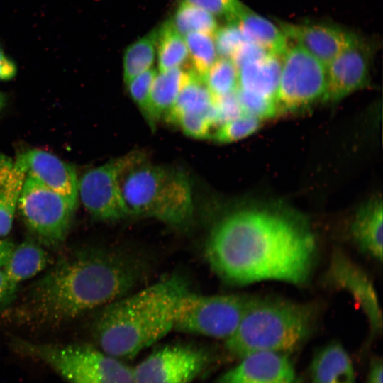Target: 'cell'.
<instances>
[{
  "label": "cell",
  "instance_id": "28",
  "mask_svg": "<svg viewBox=\"0 0 383 383\" xmlns=\"http://www.w3.org/2000/svg\"><path fill=\"white\" fill-rule=\"evenodd\" d=\"M172 22L184 36L191 33L213 35L218 28L213 15L184 1H180Z\"/></svg>",
  "mask_w": 383,
  "mask_h": 383
},
{
  "label": "cell",
  "instance_id": "22",
  "mask_svg": "<svg viewBox=\"0 0 383 383\" xmlns=\"http://www.w3.org/2000/svg\"><path fill=\"white\" fill-rule=\"evenodd\" d=\"M192 70L180 67L157 72L150 92V114L152 127L162 117L165 118L174 106L178 95L189 79Z\"/></svg>",
  "mask_w": 383,
  "mask_h": 383
},
{
  "label": "cell",
  "instance_id": "16",
  "mask_svg": "<svg viewBox=\"0 0 383 383\" xmlns=\"http://www.w3.org/2000/svg\"><path fill=\"white\" fill-rule=\"evenodd\" d=\"M27 174L63 196L74 209L78 205V180L74 167L56 155L38 149L22 153Z\"/></svg>",
  "mask_w": 383,
  "mask_h": 383
},
{
  "label": "cell",
  "instance_id": "41",
  "mask_svg": "<svg viewBox=\"0 0 383 383\" xmlns=\"http://www.w3.org/2000/svg\"><path fill=\"white\" fill-rule=\"evenodd\" d=\"M15 244L9 239H0V267L6 262Z\"/></svg>",
  "mask_w": 383,
  "mask_h": 383
},
{
  "label": "cell",
  "instance_id": "33",
  "mask_svg": "<svg viewBox=\"0 0 383 383\" xmlns=\"http://www.w3.org/2000/svg\"><path fill=\"white\" fill-rule=\"evenodd\" d=\"M236 93L243 114L262 120L277 113L274 99L239 88Z\"/></svg>",
  "mask_w": 383,
  "mask_h": 383
},
{
  "label": "cell",
  "instance_id": "30",
  "mask_svg": "<svg viewBox=\"0 0 383 383\" xmlns=\"http://www.w3.org/2000/svg\"><path fill=\"white\" fill-rule=\"evenodd\" d=\"M262 119L243 114L218 126L211 138L219 143H231L254 133L260 126Z\"/></svg>",
  "mask_w": 383,
  "mask_h": 383
},
{
  "label": "cell",
  "instance_id": "37",
  "mask_svg": "<svg viewBox=\"0 0 383 383\" xmlns=\"http://www.w3.org/2000/svg\"><path fill=\"white\" fill-rule=\"evenodd\" d=\"M17 290V287L9 283L2 267H0V309L8 306L14 300Z\"/></svg>",
  "mask_w": 383,
  "mask_h": 383
},
{
  "label": "cell",
  "instance_id": "4",
  "mask_svg": "<svg viewBox=\"0 0 383 383\" xmlns=\"http://www.w3.org/2000/svg\"><path fill=\"white\" fill-rule=\"evenodd\" d=\"M118 182L129 216L155 218L179 229L192 221V189L182 170L150 164L144 153L133 152Z\"/></svg>",
  "mask_w": 383,
  "mask_h": 383
},
{
  "label": "cell",
  "instance_id": "24",
  "mask_svg": "<svg viewBox=\"0 0 383 383\" xmlns=\"http://www.w3.org/2000/svg\"><path fill=\"white\" fill-rule=\"evenodd\" d=\"M26 174L27 167L21 153L14 160L13 170L8 179L0 187V238L6 237L12 228Z\"/></svg>",
  "mask_w": 383,
  "mask_h": 383
},
{
  "label": "cell",
  "instance_id": "18",
  "mask_svg": "<svg viewBox=\"0 0 383 383\" xmlns=\"http://www.w3.org/2000/svg\"><path fill=\"white\" fill-rule=\"evenodd\" d=\"M311 383H355L351 359L338 342H332L316 353L310 365Z\"/></svg>",
  "mask_w": 383,
  "mask_h": 383
},
{
  "label": "cell",
  "instance_id": "34",
  "mask_svg": "<svg viewBox=\"0 0 383 383\" xmlns=\"http://www.w3.org/2000/svg\"><path fill=\"white\" fill-rule=\"evenodd\" d=\"M213 39L218 56L230 59L247 41L234 22H228L226 26L218 28L213 35Z\"/></svg>",
  "mask_w": 383,
  "mask_h": 383
},
{
  "label": "cell",
  "instance_id": "23",
  "mask_svg": "<svg viewBox=\"0 0 383 383\" xmlns=\"http://www.w3.org/2000/svg\"><path fill=\"white\" fill-rule=\"evenodd\" d=\"M214 104V99L204 82L192 70L191 77L180 91L177 101L164 118L174 123L175 119L186 113H206Z\"/></svg>",
  "mask_w": 383,
  "mask_h": 383
},
{
  "label": "cell",
  "instance_id": "25",
  "mask_svg": "<svg viewBox=\"0 0 383 383\" xmlns=\"http://www.w3.org/2000/svg\"><path fill=\"white\" fill-rule=\"evenodd\" d=\"M158 34L159 28H154L127 47L123 59L125 83L152 67Z\"/></svg>",
  "mask_w": 383,
  "mask_h": 383
},
{
  "label": "cell",
  "instance_id": "3",
  "mask_svg": "<svg viewBox=\"0 0 383 383\" xmlns=\"http://www.w3.org/2000/svg\"><path fill=\"white\" fill-rule=\"evenodd\" d=\"M187 289L172 276L103 306L92 331L98 348L118 359H131L174 327L177 299Z\"/></svg>",
  "mask_w": 383,
  "mask_h": 383
},
{
  "label": "cell",
  "instance_id": "13",
  "mask_svg": "<svg viewBox=\"0 0 383 383\" xmlns=\"http://www.w3.org/2000/svg\"><path fill=\"white\" fill-rule=\"evenodd\" d=\"M215 383H302L288 354L261 351L249 354Z\"/></svg>",
  "mask_w": 383,
  "mask_h": 383
},
{
  "label": "cell",
  "instance_id": "36",
  "mask_svg": "<svg viewBox=\"0 0 383 383\" xmlns=\"http://www.w3.org/2000/svg\"><path fill=\"white\" fill-rule=\"evenodd\" d=\"M218 126L243 114L237 93L214 99Z\"/></svg>",
  "mask_w": 383,
  "mask_h": 383
},
{
  "label": "cell",
  "instance_id": "40",
  "mask_svg": "<svg viewBox=\"0 0 383 383\" xmlns=\"http://www.w3.org/2000/svg\"><path fill=\"white\" fill-rule=\"evenodd\" d=\"M14 165V161L6 155L0 152V187L5 183Z\"/></svg>",
  "mask_w": 383,
  "mask_h": 383
},
{
  "label": "cell",
  "instance_id": "10",
  "mask_svg": "<svg viewBox=\"0 0 383 383\" xmlns=\"http://www.w3.org/2000/svg\"><path fill=\"white\" fill-rule=\"evenodd\" d=\"M133 152L93 168L78 181V194L84 208L95 219L112 221L129 216L118 182Z\"/></svg>",
  "mask_w": 383,
  "mask_h": 383
},
{
  "label": "cell",
  "instance_id": "15",
  "mask_svg": "<svg viewBox=\"0 0 383 383\" xmlns=\"http://www.w3.org/2000/svg\"><path fill=\"white\" fill-rule=\"evenodd\" d=\"M281 30L287 37L327 65L357 38L350 32L326 24L285 23Z\"/></svg>",
  "mask_w": 383,
  "mask_h": 383
},
{
  "label": "cell",
  "instance_id": "12",
  "mask_svg": "<svg viewBox=\"0 0 383 383\" xmlns=\"http://www.w3.org/2000/svg\"><path fill=\"white\" fill-rule=\"evenodd\" d=\"M324 280L328 285L343 289L353 297L367 318L372 335L382 332V310L372 281L343 251L333 252Z\"/></svg>",
  "mask_w": 383,
  "mask_h": 383
},
{
  "label": "cell",
  "instance_id": "26",
  "mask_svg": "<svg viewBox=\"0 0 383 383\" xmlns=\"http://www.w3.org/2000/svg\"><path fill=\"white\" fill-rule=\"evenodd\" d=\"M157 50L159 72L180 67L189 57L184 36L172 20L167 21L159 28Z\"/></svg>",
  "mask_w": 383,
  "mask_h": 383
},
{
  "label": "cell",
  "instance_id": "1",
  "mask_svg": "<svg viewBox=\"0 0 383 383\" xmlns=\"http://www.w3.org/2000/svg\"><path fill=\"white\" fill-rule=\"evenodd\" d=\"M205 255L224 282L263 280L305 284L314 267L316 242L304 217L293 211L248 207L232 211L211 228Z\"/></svg>",
  "mask_w": 383,
  "mask_h": 383
},
{
  "label": "cell",
  "instance_id": "42",
  "mask_svg": "<svg viewBox=\"0 0 383 383\" xmlns=\"http://www.w3.org/2000/svg\"><path fill=\"white\" fill-rule=\"evenodd\" d=\"M6 104V97L3 92L0 91V113Z\"/></svg>",
  "mask_w": 383,
  "mask_h": 383
},
{
  "label": "cell",
  "instance_id": "20",
  "mask_svg": "<svg viewBox=\"0 0 383 383\" xmlns=\"http://www.w3.org/2000/svg\"><path fill=\"white\" fill-rule=\"evenodd\" d=\"M49 255L43 245L33 238H27L14 246L2 269L9 283L18 288L45 269Z\"/></svg>",
  "mask_w": 383,
  "mask_h": 383
},
{
  "label": "cell",
  "instance_id": "27",
  "mask_svg": "<svg viewBox=\"0 0 383 383\" xmlns=\"http://www.w3.org/2000/svg\"><path fill=\"white\" fill-rule=\"evenodd\" d=\"M203 80L213 99L221 98L238 89V68L230 58H217Z\"/></svg>",
  "mask_w": 383,
  "mask_h": 383
},
{
  "label": "cell",
  "instance_id": "2",
  "mask_svg": "<svg viewBox=\"0 0 383 383\" xmlns=\"http://www.w3.org/2000/svg\"><path fill=\"white\" fill-rule=\"evenodd\" d=\"M138 260L117 251L82 249L60 257L28 289L15 318L56 326L125 296L139 281Z\"/></svg>",
  "mask_w": 383,
  "mask_h": 383
},
{
  "label": "cell",
  "instance_id": "29",
  "mask_svg": "<svg viewBox=\"0 0 383 383\" xmlns=\"http://www.w3.org/2000/svg\"><path fill=\"white\" fill-rule=\"evenodd\" d=\"M184 39L193 65L192 70L203 80L218 56L213 35L191 33L184 35Z\"/></svg>",
  "mask_w": 383,
  "mask_h": 383
},
{
  "label": "cell",
  "instance_id": "39",
  "mask_svg": "<svg viewBox=\"0 0 383 383\" xmlns=\"http://www.w3.org/2000/svg\"><path fill=\"white\" fill-rule=\"evenodd\" d=\"M366 383H383V367L382 358L372 360Z\"/></svg>",
  "mask_w": 383,
  "mask_h": 383
},
{
  "label": "cell",
  "instance_id": "6",
  "mask_svg": "<svg viewBox=\"0 0 383 383\" xmlns=\"http://www.w3.org/2000/svg\"><path fill=\"white\" fill-rule=\"evenodd\" d=\"M9 346L47 365L68 383H134L133 368L90 344L38 343L13 337Z\"/></svg>",
  "mask_w": 383,
  "mask_h": 383
},
{
  "label": "cell",
  "instance_id": "9",
  "mask_svg": "<svg viewBox=\"0 0 383 383\" xmlns=\"http://www.w3.org/2000/svg\"><path fill=\"white\" fill-rule=\"evenodd\" d=\"M326 88V65L296 44L287 47L275 96L277 113L323 100Z\"/></svg>",
  "mask_w": 383,
  "mask_h": 383
},
{
  "label": "cell",
  "instance_id": "19",
  "mask_svg": "<svg viewBox=\"0 0 383 383\" xmlns=\"http://www.w3.org/2000/svg\"><path fill=\"white\" fill-rule=\"evenodd\" d=\"M282 57L268 53L262 57L239 66V89L275 101L281 72Z\"/></svg>",
  "mask_w": 383,
  "mask_h": 383
},
{
  "label": "cell",
  "instance_id": "21",
  "mask_svg": "<svg viewBox=\"0 0 383 383\" xmlns=\"http://www.w3.org/2000/svg\"><path fill=\"white\" fill-rule=\"evenodd\" d=\"M231 22L237 24L247 41L268 53L282 56L287 48V38L281 28L245 6Z\"/></svg>",
  "mask_w": 383,
  "mask_h": 383
},
{
  "label": "cell",
  "instance_id": "38",
  "mask_svg": "<svg viewBox=\"0 0 383 383\" xmlns=\"http://www.w3.org/2000/svg\"><path fill=\"white\" fill-rule=\"evenodd\" d=\"M17 73V66L0 45V81L12 79Z\"/></svg>",
  "mask_w": 383,
  "mask_h": 383
},
{
  "label": "cell",
  "instance_id": "8",
  "mask_svg": "<svg viewBox=\"0 0 383 383\" xmlns=\"http://www.w3.org/2000/svg\"><path fill=\"white\" fill-rule=\"evenodd\" d=\"M17 209L33 238L50 248H57L64 243L76 211L63 196L28 174Z\"/></svg>",
  "mask_w": 383,
  "mask_h": 383
},
{
  "label": "cell",
  "instance_id": "17",
  "mask_svg": "<svg viewBox=\"0 0 383 383\" xmlns=\"http://www.w3.org/2000/svg\"><path fill=\"white\" fill-rule=\"evenodd\" d=\"M382 201L377 197L360 208L350 226V234L360 250L379 262L382 260Z\"/></svg>",
  "mask_w": 383,
  "mask_h": 383
},
{
  "label": "cell",
  "instance_id": "14",
  "mask_svg": "<svg viewBox=\"0 0 383 383\" xmlns=\"http://www.w3.org/2000/svg\"><path fill=\"white\" fill-rule=\"evenodd\" d=\"M323 101H337L364 87L369 79V57L357 39L326 66Z\"/></svg>",
  "mask_w": 383,
  "mask_h": 383
},
{
  "label": "cell",
  "instance_id": "7",
  "mask_svg": "<svg viewBox=\"0 0 383 383\" xmlns=\"http://www.w3.org/2000/svg\"><path fill=\"white\" fill-rule=\"evenodd\" d=\"M255 298L248 294L204 295L187 289L177 299L173 329L226 340Z\"/></svg>",
  "mask_w": 383,
  "mask_h": 383
},
{
  "label": "cell",
  "instance_id": "35",
  "mask_svg": "<svg viewBox=\"0 0 383 383\" xmlns=\"http://www.w3.org/2000/svg\"><path fill=\"white\" fill-rule=\"evenodd\" d=\"M199 7L214 16L225 17L228 22L233 21L244 9L239 0H181Z\"/></svg>",
  "mask_w": 383,
  "mask_h": 383
},
{
  "label": "cell",
  "instance_id": "5",
  "mask_svg": "<svg viewBox=\"0 0 383 383\" xmlns=\"http://www.w3.org/2000/svg\"><path fill=\"white\" fill-rule=\"evenodd\" d=\"M315 319L310 304L256 296L225 346L240 358L261 351L288 354L307 340Z\"/></svg>",
  "mask_w": 383,
  "mask_h": 383
},
{
  "label": "cell",
  "instance_id": "11",
  "mask_svg": "<svg viewBox=\"0 0 383 383\" xmlns=\"http://www.w3.org/2000/svg\"><path fill=\"white\" fill-rule=\"evenodd\" d=\"M200 348L172 345L159 348L133 368L134 383H191L205 368Z\"/></svg>",
  "mask_w": 383,
  "mask_h": 383
},
{
  "label": "cell",
  "instance_id": "32",
  "mask_svg": "<svg viewBox=\"0 0 383 383\" xmlns=\"http://www.w3.org/2000/svg\"><path fill=\"white\" fill-rule=\"evenodd\" d=\"M157 73V70L152 67L126 83L131 97L151 127L152 124L150 114V92Z\"/></svg>",
  "mask_w": 383,
  "mask_h": 383
},
{
  "label": "cell",
  "instance_id": "31",
  "mask_svg": "<svg viewBox=\"0 0 383 383\" xmlns=\"http://www.w3.org/2000/svg\"><path fill=\"white\" fill-rule=\"evenodd\" d=\"M173 123L178 124L187 135L195 138H211L213 128L218 127L215 105L206 113L182 114Z\"/></svg>",
  "mask_w": 383,
  "mask_h": 383
}]
</instances>
